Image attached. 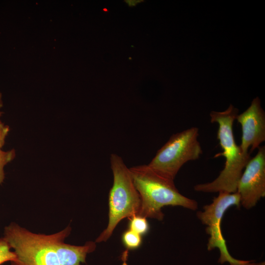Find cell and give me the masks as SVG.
<instances>
[{
  "instance_id": "6da1fadb",
  "label": "cell",
  "mask_w": 265,
  "mask_h": 265,
  "mask_svg": "<svg viewBox=\"0 0 265 265\" xmlns=\"http://www.w3.org/2000/svg\"><path fill=\"white\" fill-rule=\"evenodd\" d=\"M238 112V109L232 105L225 111L211 112V123L218 125L217 138L222 149L214 158L223 157L225 163L224 168L215 180L195 185V191L206 193L237 192L243 169L250 159L249 153H243L235 140L233 126Z\"/></svg>"
},
{
  "instance_id": "7a4b0ae2",
  "label": "cell",
  "mask_w": 265,
  "mask_h": 265,
  "mask_svg": "<svg viewBox=\"0 0 265 265\" xmlns=\"http://www.w3.org/2000/svg\"><path fill=\"white\" fill-rule=\"evenodd\" d=\"M133 183L141 199L138 215L162 220V208L166 206H180L195 211L197 202L181 194L174 180L164 177L143 164L130 168Z\"/></svg>"
},
{
  "instance_id": "3957f363",
  "label": "cell",
  "mask_w": 265,
  "mask_h": 265,
  "mask_svg": "<svg viewBox=\"0 0 265 265\" xmlns=\"http://www.w3.org/2000/svg\"><path fill=\"white\" fill-rule=\"evenodd\" d=\"M71 231L69 225L58 232L46 235L10 223L4 228L3 238L16 255L11 265H63L59 247Z\"/></svg>"
},
{
  "instance_id": "277c9868",
  "label": "cell",
  "mask_w": 265,
  "mask_h": 265,
  "mask_svg": "<svg viewBox=\"0 0 265 265\" xmlns=\"http://www.w3.org/2000/svg\"><path fill=\"white\" fill-rule=\"evenodd\" d=\"M110 161L113 182L109 193L108 222L96 239V243L106 241L120 221L138 215L141 207L140 197L133 184L130 168L116 154H111Z\"/></svg>"
},
{
  "instance_id": "5b68a950",
  "label": "cell",
  "mask_w": 265,
  "mask_h": 265,
  "mask_svg": "<svg viewBox=\"0 0 265 265\" xmlns=\"http://www.w3.org/2000/svg\"><path fill=\"white\" fill-rule=\"evenodd\" d=\"M198 135L197 127L173 134L147 165L160 175L174 180L185 163L198 159L202 154Z\"/></svg>"
},
{
  "instance_id": "8992f818",
  "label": "cell",
  "mask_w": 265,
  "mask_h": 265,
  "mask_svg": "<svg viewBox=\"0 0 265 265\" xmlns=\"http://www.w3.org/2000/svg\"><path fill=\"white\" fill-rule=\"evenodd\" d=\"M218 193L212 203L204 206L203 210L196 213L202 223L206 225V232L210 235L207 249H218L220 257L218 262L221 264L226 262L230 265L243 263L245 261L235 259L229 253L221 229L222 219L226 211L233 206L240 207L239 195L237 192Z\"/></svg>"
},
{
  "instance_id": "52a82bcc",
  "label": "cell",
  "mask_w": 265,
  "mask_h": 265,
  "mask_svg": "<svg viewBox=\"0 0 265 265\" xmlns=\"http://www.w3.org/2000/svg\"><path fill=\"white\" fill-rule=\"evenodd\" d=\"M258 149L256 156L246 165L237 186L240 205L247 210L265 196V148Z\"/></svg>"
},
{
  "instance_id": "ba28073f",
  "label": "cell",
  "mask_w": 265,
  "mask_h": 265,
  "mask_svg": "<svg viewBox=\"0 0 265 265\" xmlns=\"http://www.w3.org/2000/svg\"><path fill=\"white\" fill-rule=\"evenodd\" d=\"M241 126V150L244 153L258 148L265 141V113L259 97L254 98L249 107L236 119Z\"/></svg>"
},
{
  "instance_id": "9c48e42d",
  "label": "cell",
  "mask_w": 265,
  "mask_h": 265,
  "mask_svg": "<svg viewBox=\"0 0 265 265\" xmlns=\"http://www.w3.org/2000/svg\"><path fill=\"white\" fill-rule=\"evenodd\" d=\"M128 218L129 219V229L141 236L148 233L150 226L146 217L139 215H134Z\"/></svg>"
},
{
  "instance_id": "30bf717a",
  "label": "cell",
  "mask_w": 265,
  "mask_h": 265,
  "mask_svg": "<svg viewBox=\"0 0 265 265\" xmlns=\"http://www.w3.org/2000/svg\"><path fill=\"white\" fill-rule=\"evenodd\" d=\"M142 236L128 229L122 236L124 245L129 250H134L139 248L142 244Z\"/></svg>"
},
{
  "instance_id": "8fae6325",
  "label": "cell",
  "mask_w": 265,
  "mask_h": 265,
  "mask_svg": "<svg viewBox=\"0 0 265 265\" xmlns=\"http://www.w3.org/2000/svg\"><path fill=\"white\" fill-rule=\"evenodd\" d=\"M15 157L16 151L14 149L7 151L0 150V185L5 179V167L13 160Z\"/></svg>"
},
{
  "instance_id": "7c38bea8",
  "label": "cell",
  "mask_w": 265,
  "mask_h": 265,
  "mask_svg": "<svg viewBox=\"0 0 265 265\" xmlns=\"http://www.w3.org/2000/svg\"><path fill=\"white\" fill-rule=\"evenodd\" d=\"M16 255L6 240L2 237L0 238V265L16 260Z\"/></svg>"
},
{
  "instance_id": "4fadbf2b",
  "label": "cell",
  "mask_w": 265,
  "mask_h": 265,
  "mask_svg": "<svg viewBox=\"0 0 265 265\" xmlns=\"http://www.w3.org/2000/svg\"><path fill=\"white\" fill-rule=\"evenodd\" d=\"M10 131L9 127L0 119V150L5 144L6 138Z\"/></svg>"
},
{
  "instance_id": "5bb4252c",
  "label": "cell",
  "mask_w": 265,
  "mask_h": 265,
  "mask_svg": "<svg viewBox=\"0 0 265 265\" xmlns=\"http://www.w3.org/2000/svg\"><path fill=\"white\" fill-rule=\"evenodd\" d=\"M230 265H265V262L259 263L253 262L252 261H245L244 263L239 264H231Z\"/></svg>"
},
{
  "instance_id": "9a60e30c",
  "label": "cell",
  "mask_w": 265,
  "mask_h": 265,
  "mask_svg": "<svg viewBox=\"0 0 265 265\" xmlns=\"http://www.w3.org/2000/svg\"><path fill=\"white\" fill-rule=\"evenodd\" d=\"M130 6H135L138 3H139L141 0H125Z\"/></svg>"
},
{
  "instance_id": "2e32d148",
  "label": "cell",
  "mask_w": 265,
  "mask_h": 265,
  "mask_svg": "<svg viewBox=\"0 0 265 265\" xmlns=\"http://www.w3.org/2000/svg\"><path fill=\"white\" fill-rule=\"evenodd\" d=\"M3 103L2 100V95L1 92L0 91V109L3 106Z\"/></svg>"
},
{
  "instance_id": "e0dca14e",
  "label": "cell",
  "mask_w": 265,
  "mask_h": 265,
  "mask_svg": "<svg viewBox=\"0 0 265 265\" xmlns=\"http://www.w3.org/2000/svg\"><path fill=\"white\" fill-rule=\"evenodd\" d=\"M2 114H3V112L2 111H0V118L2 115Z\"/></svg>"
}]
</instances>
